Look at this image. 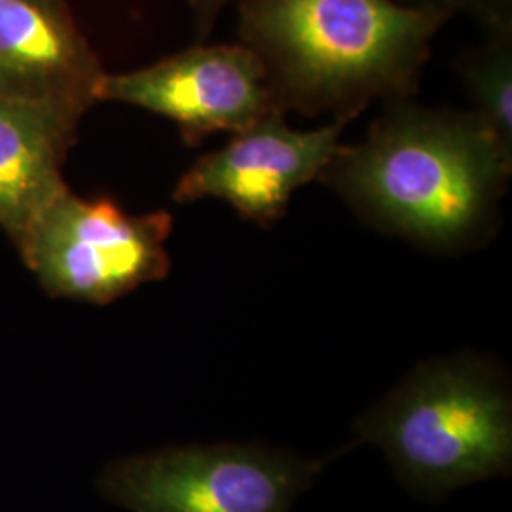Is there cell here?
<instances>
[{"instance_id":"obj_1","label":"cell","mask_w":512,"mask_h":512,"mask_svg":"<svg viewBox=\"0 0 512 512\" xmlns=\"http://www.w3.org/2000/svg\"><path fill=\"white\" fill-rule=\"evenodd\" d=\"M511 175L512 152L471 110L397 99L317 181L366 226L427 253L463 255L494 238Z\"/></svg>"},{"instance_id":"obj_2","label":"cell","mask_w":512,"mask_h":512,"mask_svg":"<svg viewBox=\"0 0 512 512\" xmlns=\"http://www.w3.org/2000/svg\"><path fill=\"white\" fill-rule=\"evenodd\" d=\"M239 44L260 61L275 107L355 120L376 99H410L452 18L397 0H239Z\"/></svg>"},{"instance_id":"obj_3","label":"cell","mask_w":512,"mask_h":512,"mask_svg":"<svg viewBox=\"0 0 512 512\" xmlns=\"http://www.w3.org/2000/svg\"><path fill=\"white\" fill-rule=\"evenodd\" d=\"M355 446L376 444L408 492L442 499L511 475V384L501 365L475 353L431 359L353 425Z\"/></svg>"},{"instance_id":"obj_4","label":"cell","mask_w":512,"mask_h":512,"mask_svg":"<svg viewBox=\"0 0 512 512\" xmlns=\"http://www.w3.org/2000/svg\"><path fill=\"white\" fill-rule=\"evenodd\" d=\"M262 442L167 446L116 459L99 476L103 497L131 512H289L325 465Z\"/></svg>"},{"instance_id":"obj_5","label":"cell","mask_w":512,"mask_h":512,"mask_svg":"<svg viewBox=\"0 0 512 512\" xmlns=\"http://www.w3.org/2000/svg\"><path fill=\"white\" fill-rule=\"evenodd\" d=\"M173 215H129L110 198H82L71 188L50 203L18 253L54 296L107 306L171 270L167 239Z\"/></svg>"},{"instance_id":"obj_6","label":"cell","mask_w":512,"mask_h":512,"mask_svg":"<svg viewBox=\"0 0 512 512\" xmlns=\"http://www.w3.org/2000/svg\"><path fill=\"white\" fill-rule=\"evenodd\" d=\"M97 101L162 116L177 126L188 147L213 133H239L279 110L260 61L239 42H198L143 69L105 73Z\"/></svg>"},{"instance_id":"obj_7","label":"cell","mask_w":512,"mask_h":512,"mask_svg":"<svg viewBox=\"0 0 512 512\" xmlns=\"http://www.w3.org/2000/svg\"><path fill=\"white\" fill-rule=\"evenodd\" d=\"M285 112H270L251 128L234 133L226 147L203 154L173 188L181 205L217 198L239 217L270 228L285 217L296 190L319 179L342 148L344 120L300 131Z\"/></svg>"},{"instance_id":"obj_8","label":"cell","mask_w":512,"mask_h":512,"mask_svg":"<svg viewBox=\"0 0 512 512\" xmlns=\"http://www.w3.org/2000/svg\"><path fill=\"white\" fill-rule=\"evenodd\" d=\"M103 74L69 0H0V95L84 116Z\"/></svg>"},{"instance_id":"obj_9","label":"cell","mask_w":512,"mask_h":512,"mask_svg":"<svg viewBox=\"0 0 512 512\" xmlns=\"http://www.w3.org/2000/svg\"><path fill=\"white\" fill-rule=\"evenodd\" d=\"M82 114L0 95V230L18 251L33 224L69 188L65 164Z\"/></svg>"},{"instance_id":"obj_10","label":"cell","mask_w":512,"mask_h":512,"mask_svg":"<svg viewBox=\"0 0 512 512\" xmlns=\"http://www.w3.org/2000/svg\"><path fill=\"white\" fill-rule=\"evenodd\" d=\"M458 73L471 112L512 152V31L486 33V40L459 59Z\"/></svg>"},{"instance_id":"obj_11","label":"cell","mask_w":512,"mask_h":512,"mask_svg":"<svg viewBox=\"0 0 512 512\" xmlns=\"http://www.w3.org/2000/svg\"><path fill=\"white\" fill-rule=\"evenodd\" d=\"M404 6L435 8L450 16L467 14L484 29V33L512 31V0H397Z\"/></svg>"},{"instance_id":"obj_12","label":"cell","mask_w":512,"mask_h":512,"mask_svg":"<svg viewBox=\"0 0 512 512\" xmlns=\"http://www.w3.org/2000/svg\"><path fill=\"white\" fill-rule=\"evenodd\" d=\"M239 0H188L192 14H194V25L198 42H205V38L211 35L215 23L219 21L222 12L230 4H238Z\"/></svg>"}]
</instances>
